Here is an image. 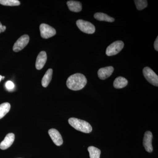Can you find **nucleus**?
Segmentation results:
<instances>
[{"label": "nucleus", "mask_w": 158, "mask_h": 158, "mask_svg": "<svg viewBox=\"0 0 158 158\" xmlns=\"http://www.w3.org/2000/svg\"><path fill=\"white\" fill-rule=\"evenodd\" d=\"M90 158H100V150L94 146H89L88 148Z\"/></svg>", "instance_id": "18"}, {"label": "nucleus", "mask_w": 158, "mask_h": 158, "mask_svg": "<svg viewBox=\"0 0 158 158\" xmlns=\"http://www.w3.org/2000/svg\"><path fill=\"white\" fill-rule=\"evenodd\" d=\"M67 6L71 11L75 12H79L81 11L82 7L81 3L79 2L74 1H68Z\"/></svg>", "instance_id": "13"}, {"label": "nucleus", "mask_w": 158, "mask_h": 158, "mask_svg": "<svg viewBox=\"0 0 158 158\" xmlns=\"http://www.w3.org/2000/svg\"><path fill=\"white\" fill-rule=\"evenodd\" d=\"M2 76L0 75V82H1V80H2Z\"/></svg>", "instance_id": "24"}, {"label": "nucleus", "mask_w": 158, "mask_h": 158, "mask_svg": "<svg viewBox=\"0 0 158 158\" xmlns=\"http://www.w3.org/2000/svg\"><path fill=\"white\" fill-rule=\"evenodd\" d=\"M11 105L8 102L3 103L0 105V119L4 117L9 113Z\"/></svg>", "instance_id": "17"}, {"label": "nucleus", "mask_w": 158, "mask_h": 158, "mask_svg": "<svg viewBox=\"0 0 158 158\" xmlns=\"http://www.w3.org/2000/svg\"><path fill=\"white\" fill-rule=\"evenodd\" d=\"M124 43L121 40H117L111 44L106 50V54L109 56H115L123 48Z\"/></svg>", "instance_id": "3"}, {"label": "nucleus", "mask_w": 158, "mask_h": 158, "mask_svg": "<svg viewBox=\"0 0 158 158\" xmlns=\"http://www.w3.org/2000/svg\"><path fill=\"white\" fill-rule=\"evenodd\" d=\"M154 48L156 51H158V37H157L154 42Z\"/></svg>", "instance_id": "23"}, {"label": "nucleus", "mask_w": 158, "mask_h": 158, "mask_svg": "<svg viewBox=\"0 0 158 158\" xmlns=\"http://www.w3.org/2000/svg\"><path fill=\"white\" fill-rule=\"evenodd\" d=\"M143 73L148 81L152 85L158 87V76L151 69L148 67H145L143 69Z\"/></svg>", "instance_id": "5"}, {"label": "nucleus", "mask_w": 158, "mask_h": 158, "mask_svg": "<svg viewBox=\"0 0 158 158\" xmlns=\"http://www.w3.org/2000/svg\"><path fill=\"white\" fill-rule=\"evenodd\" d=\"M137 9L138 10H142L147 7V1L145 0H136L134 1Z\"/></svg>", "instance_id": "20"}, {"label": "nucleus", "mask_w": 158, "mask_h": 158, "mask_svg": "<svg viewBox=\"0 0 158 158\" xmlns=\"http://www.w3.org/2000/svg\"><path fill=\"white\" fill-rule=\"evenodd\" d=\"M113 71L114 68L113 66H107L100 69L98 72V74L100 79L103 80H106L111 76Z\"/></svg>", "instance_id": "11"}, {"label": "nucleus", "mask_w": 158, "mask_h": 158, "mask_svg": "<svg viewBox=\"0 0 158 158\" xmlns=\"http://www.w3.org/2000/svg\"><path fill=\"white\" fill-rule=\"evenodd\" d=\"M0 4L5 6H15L20 5L19 1L18 0H0Z\"/></svg>", "instance_id": "19"}, {"label": "nucleus", "mask_w": 158, "mask_h": 158, "mask_svg": "<svg viewBox=\"0 0 158 158\" xmlns=\"http://www.w3.org/2000/svg\"><path fill=\"white\" fill-rule=\"evenodd\" d=\"M5 77H2V80H3L4 78H5Z\"/></svg>", "instance_id": "25"}, {"label": "nucleus", "mask_w": 158, "mask_h": 158, "mask_svg": "<svg viewBox=\"0 0 158 158\" xmlns=\"http://www.w3.org/2000/svg\"><path fill=\"white\" fill-rule=\"evenodd\" d=\"M15 140V135L13 133H9L5 139L0 143V148L2 150H6L12 145Z\"/></svg>", "instance_id": "10"}, {"label": "nucleus", "mask_w": 158, "mask_h": 158, "mask_svg": "<svg viewBox=\"0 0 158 158\" xmlns=\"http://www.w3.org/2000/svg\"><path fill=\"white\" fill-rule=\"evenodd\" d=\"M52 73L53 70L51 69H49L47 71L44 76L43 77L42 81H41L43 87L47 88L50 82L52 80Z\"/></svg>", "instance_id": "15"}, {"label": "nucleus", "mask_w": 158, "mask_h": 158, "mask_svg": "<svg viewBox=\"0 0 158 158\" xmlns=\"http://www.w3.org/2000/svg\"><path fill=\"white\" fill-rule=\"evenodd\" d=\"M30 37L27 35H24L17 40L13 46V50L15 52H19L27 45Z\"/></svg>", "instance_id": "7"}, {"label": "nucleus", "mask_w": 158, "mask_h": 158, "mask_svg": "<svg viewBox=\"0 0 158 158\" xmlns=\"http://www.w3.org/2000/svg\"><path fill=\"white\" fill-rule=\"evenodd\" d=\"M40 35L43 38L48 39L49 38L55 36L56 34V31L54 28L46 24H41L40 26Z\"/></svg>", "instance_id": "6"}, {"label": "nucleus", "mask_w": 158, "mask_h": 158, "mask_svg": "<svg viewBox=\"0 0 158 158\" xmlns=\"http://www.w3.org/2000/svg\"><path fill=\"white\" fill-rule=\"evenodd\" d=\"M128 81L126 79L122 77H118L115 79L113 82V86L116 89L124 88L128 85Z\"/></svg>", "instance_id": "14"}, {"label": "nucleus", "mask_w": 158, "mask_h": 158, "mask_svg": "<svg viewBox=\"0 0 158 158\" xmlns=\"http://www.w3.org/2000/svg\"><path fill=\"white\" fill-rule=\"evenodd\" d=\"M6 26H2L1 23L0 22V33L4 32L6 31Z\"/></svg>", "instance_id": "22"}, {"label": "nucleus", "mask_w": 158, "mask_h": 158, "mask_svg": "<svg viewBox=\"0 0 158 158\" xmlns=\"http://www.w3.org/2000/svg\"><path fill=\"white\" fill-rule=\"evenodd\" d=\"M69 124L76 130L85 133H90L92 131L91 125L87 122L76 118H70L69 119Z\"/></svg>", "instance_id": "2"}, {"label": "nucleus", "mask_w": 158, "mask_h": 158, "mask_svg": "<svg viewBox=\"0 0 158 158\" xmlns=\"http://www.w3.org/2000/svg\"><path fill=\"white\" fill-rule=\"evenodd\" d=\"M6 89L8 90H11L14 89L15 88V85L14 83L11 81H8L6 82L5 85Z\"/></svg>", "instance_id": "21"}, {"label": "nucleus", "mask_w": 158, "mask_h": 158, "mask_svg": "<svg viewBox=\"0 0 158 158\" xmlns=\"http://www.w3.org/2000/svg\"><path fill=\"white\" fill-rule=\"evenodd\" d=\"M76 24L78 28L84 33L87 34H93L95 32V27L89 22L79 19L77 21Z\"/></svg>", "instance_id": "4"}, {"label": "nucleus", "mask_w": 158, "mask_h": 158, "mask_svg": "<svg viewBox=\"0 0 158 158\" xmlns=\"http://www.w3.org/2000/svg\"><path fill=\"white\" fill-rule=\"evenodd\" d=\"M47 60V56L46 53L44 51L40 52L37 56L36 60V68L38 70L42 69L45 65L46 62Z\"/></svg>", "instance_id": "12"}, {"label": "nucleus", "mask_w": 158, "mask_h": 158, "mask_svg": "<svg viewBox=\"0 0 158 158\" xmlns=\"http://www.w3.org/2000/svg\"><path fill=\"white\" fill-rule=\"evenodd\" d=\"M152 138V133L149 131H147L144 133L143 141V146L145 150L148 152H152L153 151Z\"/></svg>", "instance_id": "8"}, {"label": "nucleus", "mask_w": 158, "mask_h": 158, "mask_svg": "<svg viewBox=\"0 0 158 158\" xmlns=\"http://www.w3.org/2000/svg\"><path fill=\"white\" fill-rule=\"evenodd\" d=\"M48 134L56 145L59 146L63 144L62 136L59 131L56 129L52 128L49 130Z\"/></svg>", "instance_id": "9"}, {"label": "nucleus", "mask_w": 158, "mask_h": 158, "mask_svg": "<svg viewBox=\"0 0 158 158\" xmlns=\"http://www.w3.org/2000/svg\"><path fill=\"white\" fill-rule=\"evenodd\" d=\"M87 83V80L85 75L77 73L70 76L67 79L66 85L70 90H81Z\"/></svg>", "instance_id": "1"}, {"label": "nucleus", "mask_w": 158, "mask_h": 158, "mask_svg": "<svg viewBox=\"0 0 158 158\" xmlns=\"http://www.w3.org/2000/svg\"><path fill=\"white\" fill-rule=\"evenodd\" d=\"M94 17L95 19L101 21H106L108 22H113L115 19L110 17L109 15L102 12H97L94 15Z\"/></svg>", "instance_id": "16"}]
</instances>
